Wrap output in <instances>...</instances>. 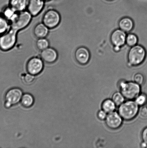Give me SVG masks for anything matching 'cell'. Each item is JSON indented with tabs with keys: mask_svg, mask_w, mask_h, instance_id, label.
Here are the masks:
<instances>
[{
	"mask_svg": "<svg viewBox=\"0 0 147 148\" xmlns=\"http://www.w3.org/2000/svg\"><path fill=\"white\" fill-rule=\"evenodd\" d=\"M32 16L28 11L18 12L16 17L11 21L8 31L0 36V49L8 51L15 46L19 32L25 28L29 24Z\"/></svg>",
	"mask_w": 147,
	"mask_h": 148,
	"instance_id": "obj_1",
	"label": "cell"
},
{
	"mask_svg": "<svg viewBox=\"0 0 147 148\" xmlns=\"http://www.w3.org/2000/svg\"><path fill=\"white\" fill-rule=\"evenodd\" d=\"M139 110V106L135 100H128L119 106L118 112L123 120L129 121L136 117Z\"/></svg>",
	"mask_w": 147,
	"mask_h": 148,
	"instance_id": "obj_2",
	"label": "cell"
},
{
	"mask_svg": "<svg viewBox=\"0 0 147 148\" xmlns=\"http://www.w3.org/2000/svg\"><path fill=\"white\" fill-rule=\"evenodd\" d=\"M119 86L120 92L128 100H134L141 93V86L134 81H121Z\"/></svg>",
	"mask_w": 147,
	"mask_h": 148,
	"instance_id": "obj_3",
	"label": "cell"
},
{
	"mask_svg": "<svg viewBox=\"0 0 147 148\" xmlns=\"http://www.w3.org/2000/svg\"><path fill=\"white\" fill-rule=\"evenodd\" d=\"M146 50L140 45H136L129 50L128 59L129 66H137L143 63L146 57Z\"/></svg>",
	"mask_w": 147,
	"mask_h": 148,
	"instance_id": "obj_4",
	"label": "cell"
},
{
	"mask_svg": "<svg viewBox=\"0 0 147 148\" xmlns=\"http://www.w3.org/2000/svg\"><path fill=\"white\" fill-rule=\"evenodd\" d=\"M23 95L22 90L18 88H10L4 96V104L5 108H9L16 105L21 101Z\"/></svg>",
	"mask_w": 147,
	"mask_h": 148,
	"instance_id": "obj_5",
	"label": "cell"
},
{
	"mask_svg": "<svg viewBox=\"0 0 147 148\" xmlns=\"http://www.w3.org/2000/svg\"><path fill=\"white\" fill-rule=\"evenodd\" d=\"M61 17L58 12L55 10H48L45 13L43 18V23L49 29H53L59 25Z\"/></svg>",
	"mask_w": 147,
	"mask_h": 148,
	"instance_id": "obj_6",
	"label": "cell"
},
{
	"mask_svg": "<svg viewBox=\"0 0 147 148\" xmlns=\"http://www.w3.org/2000/svg\"><path fill=\"white\" fill-rule=\"evenodd\" d=\"M127 35L125 32L121 29H116L112 33L110 36V40L112 44L114 46L115 51L119 52L121 47L125 44Z\"/></svg>",
	"mask_w": 147,
	"mask_h": 148,
	"instance_id": "obj_7",
	"label": "cell"
},
{
	"mask_svg": "<svg viewBox=\"0 0 147 148\" xmlns=\"http://www.w3.org/2000/svg\"><path fill=\"white\" fill-rule=\"evenodd\" d=\"M43 60L38 57H33L27 62L26 66L28 73L35 75L41 73L44 69Z\"/></svg>",
	"mask_w": 147,
	"mask_h": 148,
	"instance_id": "obj_8",
	"label": "cell"
},
{
	"mask_svg": "<svg viewBox=\"0 0 147 148\" xmlns=\"http://www.w3.org/2000/svg\"><path fill=\"white\" fill-rule=\"evenodd\" d=\"M105 120L108 127L111 130H116L122 126L123 119L118 112L114 111L108 114Z\"/></svg>",
	"mask_w": 147,
	"mask_h": 148,
	"instance_id": "obj_9",
	"label": "cell"
},
{
	"mask_svg": "<svg viewBox=\"0 0 147 148\" xmlns=\"http://www.w3.org/2000/svg\"><path fill=\"white\" fill-rule=\"evenodd\" d=\"M75 57L78 63L80 64L86 65L90 60V51L87 48L81 46L78 48L75 52Z\"/></svg>",
	"mask_w": 147,
	"mask_h": 148,
	"instance_id": "obj_10",
	"label": "cell"
},
{
	"mask_svg": "<svg viewBox=\"0 0 147 148\" xmlns=\"http://www.w3.org/2000/svg\"><path fill=\"white\" fill-rule=\"evenodd\" d=\"M44 0H28L27 11L32 16L38 15L44 8Z\"/></svg>",
	"mask_w": 147,
	"mask_h": 148,
	"instance_id": "obj_11",
	"label": "cell"
},
{
	"mask_svg": "<svg viewBox=\"0 0 147 148\" xmlns=\"http://www.w3.org/2000/svg\"><path fill=\"white\" fill-rule=\"evenodd\" d=\"M58 55L55 49L48 47L42 51L40 57L43 61L47 63H52L57 60Z\"/></svg>",
	"mask_w": 147,
	"mask_h": 148,
	"instance_id": "obj_12",
	"label": "cell"
},
{
	"mask_svg": "<svg viewBox=\"0 0 147 148\" xmlns=\"http://www.w3.org/2000/svg\"><path fill=\"white\" fill-rule=\"evenodd\" d=\"M28 0H10L9 6L17 12L25 11Z\"/></svg>",
	"mask_w": 147,
	"mask_h": 148,
	"instance_id": "obj_13",
	"label": "cell"
},
{
	"mask_svg": "<svg viewBox=\"0 0 147 148\" xmlns=\"http://www.w3.org/2000/svg\"><path fill=\"white\" fill-rule=\"evenodd\" d=\"M119 25L121 29L126 32H129L133 29L134 24L133 20L130 17H125L119 21Z\"/></svg>",
	"mask_w": 147,
	"mask_h": 148,
	"instance_id": "obj_14",
	"label": "cell"
},
{
	"mask_svg": "<svg viewBox=\"0 0 147 148\" xmlns=\"http://www.w3.org/2000/svg\"><path fill=\"white\" fill-rule=\"evenodd\" d=\"M49 29L43 23H39L35 27L34 35L38 38H44L48 35Z\"/></svg>",
	"mask_w": 147,
	"mask_h": 148,
	"instance_id": "obj_15",
	"label": "cell"
},
{
	"mask_svg": "<svg viewBox=\"0 0 147 148\" xmlns=\"http://www.w3.org/2000/svg\"><path fill=\"white\" fill-rule=\"evenodd\" d=\"M21 105L26 108L31 107L34 103V99L33 96L29 93L23 94L21 100Z\"/></svg>",
	"mask_w": 147,
	"mask_h": 148,
	"instance_id": "obj_16",
	"label": "cell"
},
{
	"mask_svg": "<svg viewBox=\"0 0 147 148\" xmlns=\"http://www.w3.org/2000/svg\"><path fill=\"white\" fill-rule=\"evenodd\" d=\"M117 106L112 99H108L104 100L102 104V110L109 114L116 110Z\"/></svg>",
	"mask_w": 147,
	"mask_h": 148,
	"instance_id": "obj_17",
	"label": "cell"
},
{
	"mask_svg": "<svg viewBox=\"0 0 147 148\" xmlns=\"http://www.w3.org/2000/svg\"><path fill=\"white\" fill-rule=\"evenodd\" d=\"M18 12H17L9 6L6 7L3 11L2 15L8 20L11 21L15 18Z\"/></svg>",
	"mask_w": 147,
	"mask_h": 148,
	"instance_id": "obj_18",
	"label": "cell"
},
{
	"mask_svg": "<svg viewBox=\"0 0 147 148\" xmlns=\"http://www.w3.org/2000/svg\"><path fill=\"white\" fill-rule=\"evenodd\" d=\"M8 20L2 15H0V36L8 31L9 26Z\"/></svg>",
	"mask_w": 147,
	"mask_h": 148,
	"instance_id": "obj_19",
	"label": "cell"
},
{
	"mask_svg": "<svg viewBox=\"0 0 147 148\" xmlns=\"http://www.w3.org/2000/svg\"><path fill=\"white\" fill-rule=\"evenodd\" d=\"M125 98L121 92H116L112 95V99L117 107H119L125 101Z\"/></svg>",
	"mask_w": 147,
	"mask_h": 148,
	"instance_id": "obj_20",
	"label": "cell"
},
{
	"mask_svg": "<svg viewBox=\"0 0 147 148\" xmlns=\"http://www.w3.org/2000/svg\"><path fill=\"white\" fill-rule=\"evenodd\" d=\"M138 36L133 33H130L127 36L126 42L129 47L136 45L138 42Z\"/></svg>",
	"mask_w": 147,
	"mask_h": 148,
	"instance_id": "obj_21",
	"label": "cell"
},
{
	"mask_svg": "<svg viewBox=\"0 0 147 148\" xmlns=\"http://www.w3.org/2000/svg\"><path fill=\"white\" fill-rule=\"evenodd\" d=\"M49 43L45 38H39L36 42V46L38 50L43 51L49 47Z\"/></svg>",
	"mask_w": 147,
	"mask_h": 148,
	"instance_id": "obj_22",
	"label": "cell"
},
{
	"mask_svg": "<svg viewBox=\"0 0 147 148\" xmlns=\"http://www.w3.org/2000/svg\"><path fill=\"white\" fill-rule=\"evenodd\" d=\"M139 107L144 106L147 102V96L144 93H140L134 100Z\"/></svg>",
	"mask_w": 147,
	"mask_h": 148,
	"instance_id": "obj_23",
	"label": "cell"
},
{
	"mask_svg": "<svg viewBox=\"0 0 147 148\" xmlns=\"http://www.w3.org/2000/svg\"><path fill=\"white\" fill-rule=\"evenodd\" d=\"M22 77L23 82L27 85H30L34 82L35 79V75L30 73H26L23 75Z\"/></svg>",
	"mask_w": 147,
	"mask_h": 148,
	"instance_id": "obj_24",
	"label": "cell"
},
{
	"mask_svg": "<svg viewBox=\"0 0 147 148\" xmlns=\"http://www.w3.org/2000/svg\"><path fill=\"white\" fill-rule=\"evenodd\" d=\"M133 81L140 85H142L145 82L144 76L143 74L140 73H138L135 74L134 75Z\"/></svg>",
	"mask_w": 147,
	"mask_h": 148,
	"instance_id": "obj_25",
	"label": "cell"
},
{
	"mask_svg": "<svg viewBox=\"0 0 147 148\" xmlns=\"http://www.w3.org/2000/svg\"><path fill=\"white\" fill-rule=\"evenodd\" d=\"M139 114L141 118L144 119H147V107L142 106L140 109L139 110Z\"/></svg>",
	"mask_w": 147,
	"mask_h": 148,
	"instance_id": "obj_26",
	"label": "cell"
},
{
	"mask_svg": "<svg viewBox=\"0 0 147 148\" xmlns=\"http://www.w3.org/2000/svg\"><path fill=\"white\" fill-rule=\"evenodd\" d=\"M108 114L103 110H100L98 112L97 116L98 118L101 120H106Z\"/></svg>",
	"mask_w": 147,
	"mask_h": 148,
	"instance_id": "obj_27",
	"label": "cell"
},
{
	"mask_svg": "<svg viewBox=\"0 0 147 148\" xmlns=\"http://www.w3.org/2000/svg\"><path fill=\"white\" fill-rule=\"evenodd\" d=\"M141 137L142 141L147 144V127H145L142 132Z\"/></svg>",
	"mask_w": 147,
	"mask_h": 148,
	"instance_id": "obj_28",
	"label": "cell"
},
{
	"mask_svg": "<svg viewBox=\"0 0 147 148\" xmlns=\"http://www.w3.org/2000/svg\"><path fill=\"white\" fill-rule=\"evenodd\" d=\"M141 147L142 148H147V144L144 142L142 141V143H141Z\"/></svg>",
	"mask_w": 147,
	"mask_h": 148,
	"instance_id": "obj_29",
	"label": "cell"
},
{
	"mask_svg": "<svg viewBox=\"0 0 147 148\" xmlns=\"http://www.w3.org/2000/svg\"><path fill=\"white\" fill-rule=\"evenodd\" d=\"M109 1H112V0H109Z\"/></svg>",
	"mask_w": 147,
	"mask_h": 148,
	"instance_id": "obj_30",
	"label": "cell"
},
{
	"mask_svg": "<svg viewBox=\"0 0 147 148\" xmlns=\"http://www.w3.org/2000/svg\"></svg>",
	"mask_w": 147,
	"mask_h": 148,
	"instance_id": "obj_31",
	"label": "cell"
}]
</instances>
